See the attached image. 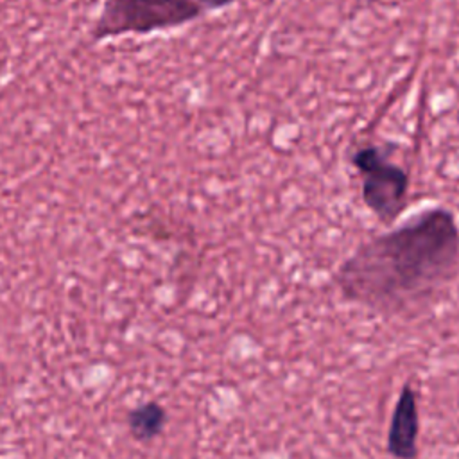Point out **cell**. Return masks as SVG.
<instances>
[{"mask_svg": "<svg viewBox=\"0 0 459 459\" xmlns=\"http://www.w3.org/2000/svg\"><path fill=\"white\" fill-rule=\"evenodd\" d=\"M420 405L418 393L411 378H407L391 411L387 427L385 450L393 459H416L420 454Z\"/></svg>", "mask_w": 459, "mask_h": 459, "instance_id": "4", "label": "cell"}, {"mask_svg": "<svg viewBox=\"0 0 459 459\" xmlns=\"http://www.w3.org/2000/svg\"><path fill=\"white\" fill-rule=\"evenodd\" d=\"M237 0H197V4L201 5V9L204 13H210V11H221V9H226L230 5H233Z\"/></svg>", "mask_w": 459, "mask_h": 459, "instance_id": "6", "label": "cell"}, {"mask_svg": "<svg viewBox=\"0 0 459 459\" xmlns=\"http://www.w3.org/2000/svg\"><path fill=\"white\" fill-rule=\"evenodd\" d=\"M459 280V221L441 204L360 242L335 269L339 298L382 317H418Z\"/></svg>", "mask_w": 459, "mask_h": 459, "instance_id": "1", "label": "cell"}, {"mask_svg": "<svg viewBox=\"0 0 459 459\" xmlns=\"http://www.w3.org/2000/svg\"><path fill=\"white\" fill-rule=\"evenodd\" d=\"M204 14L197 0H104L90 39L102 43L122 36H149L185 27Z\"/></svg>", "mask_w": 459, "mask_h": 459, "instance_id": "2", "label": "cell"}, {"mask_svg": "<svg viewBox=\"0 0 459 459\" xmlns=\"http://www.w3.org/2000/svg\"><path fill=\"white\" fill-rule=\"evenodd\" d=\"M165 425H167V411L156 400L143 402L134 409H131L127 414L129 434L140 443L156 439L163 432Z\"/></svg>", "mask_w": 459, "mask_h": 459, "instance_id": "5", "label": "cell"}, {"mask_svg": "<svg viewBox=\"0 0 459 459\" xmlns=\"http://www.w3.org/2000/svg\"><path fill=\"white\" fill-rule=\"evenodd\" d=\"M350 163L359 176L360 199L369 213L384 226L398 221L409 204L411 176L393 160V151L384 143H362Z\"/></svg>", "mask_w": 459, "mask_h": 459, "instance_id": "3", "label": "cell"}]
</instances>
